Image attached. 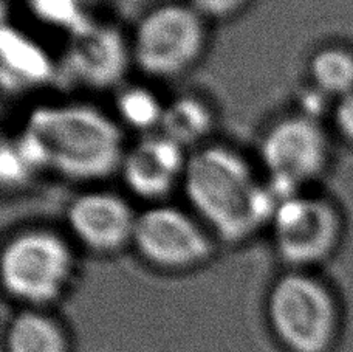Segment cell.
I'll return each mask as SVG.
<instances>
[{
  "label": "cell",
  "instance_id": "6da1fadb",
  "mask_svg": "<svg viewBox=\"0 0 353 352\" xmlns=\"http://www.w3.org/2000/svg\"><path fill=\"white\" fill-rule=\"evenodd\" d=\"M14 138L37 171L78 184L118 174L128 149L115 115L74 99L36 106Z\"/></svg>",
  "mask_w": 353,
  "mask_h": 352
},
{
  "label": "cell",
  "instance_id": "7a4b0ae2",
  "mask_svg": "<svg viewBox=\"0 0 353 352\" xmlns=\"http://www.w3.org/2000/svg\"><path fill=\"white\" fill-rule=\"evenodd\" d=\"M180 188L219 245L231 247L268 228L279 200L245 154L216 141L189 153Z\"/></svg>",
  "mask_w": 353,
  "mask_h": 352
},
{
  "label": "cell",
  "instance_id": "3957f363",
  "mask_svg": "<svg viewBox=\"0 0 353 352\" xmlns=\"http://www.w3.org/2000/svg\"><path fill=\"white\" fill-rule=\"evenodd\" d=\"M77 245L48 227L14 231L2 247L0 273L11 298L39 309L62 298L78 267Z\"/></svg>",
  "mask_w": 353,
  "mask_h": 352
},
{
  "label": "cell",
  "instance_id": "277c9868",
  "mask_svg": "<svg viewBox=\"0 0 353 352\" xmlns=\"http://www.w3.org/2000/svg\"><path fill=\"white\" fill-rule=\"evenodd\" d=\"M274 334L293 352H332L343 329V309L333 292L310 270L287 268L267 298Z\"/></svg>",
  "mask_w": 353,
  "mask_h": 352
},
{
  "label": "cell",
  "instance_id": "5b68a950",
  "mask_svg": "<svg viewBox=\"0 0 353 352\" xmlns=\"http://www.w3.org/2000/svg\"><path fill=\"white\" fill-rule=\"evenodd\" d=\"M210 22L188 2H166L149 8L130 35L134 66L148 78L171 81L203 59Z\"/></svg>",
  "mask_w": 353,
  "mask_h": 352
},
{
  "label": "cell",
  "instance_id": "8992f818",
  "mask_svg": "<svg viewBox=\"0 0 353 352\" xmlns=\"http://www.w3.org/2000/svg\"><path fill=\"white\" fill-rule=\"evenodd\" d=\"M259 169L277 199L305 191L329 166L330 143L318 117L285 114L262 130Z\"/></svg>",
  "mask_w": 353,
  "mask_h": 352
},
{
  "label": "cell",
  "instance_id": "52a82bcc",
  "mask_svg": "<svg viewBox=\"0 0 353 352\" xmlns=\"http://www.w3.org/2000/svg\"><path fill=\"white\" fill-rule=\"evenodd\" d=\"M130 248L155 270L188 273L206 266L219 242L191 210L160 202L138 211Z\"/></svg>",
  "mask_w": 353,
  "mask_h": 352
},
{
  "label": "cell",
  "instance_id": "ba28073f",
  "mask_svg": "<svg viewBox=\"0 0 353 352\" xmlns=\"http://www.w3.org/2000/svg\"><path fill=\"white\" fill-rule=\"evenodd\" d=\"M268 230L274 253L287 268L310 270L335 251L341 217L330 200L305 190L277 200Z\"/></svg>",
  "mask_w": 353,
  "mask_h": 352
},
{
  "label": "cell",
  "instance_id": "9c48e42d",
  "mask_svg": "<svg viewBox=\"0 0 353 352\" xmlns=\"http://www.w3.org/2000/svg\"><path fill=\"white\" fill-rule=\"evenodd\" d=\"M134 66L130 36L115 23L93 17L67 36L62 73L90 90L119 89Z\"/></svg>",
  "mask_w": 353,
  "mask_h": 352
},
{
  "label": "cell",
  "instance_id": "30bf717a",
  "mask_svg": "<svg viewBox=\"0 0 353 352\" xmlns=\"http://www.w3.org/2000/svg\"><path fill=\"white\" fill-rule=\"evenodd\" d=\"M138 211L117 191L92 188L74 196L65 210L68 237L97 256L130 248Z\"/></svg>",
  "mask_w": 353,
  "mask_h": 352
},
{
  "label": "cell",
  "instance_id": "8fae6325",
  "mask_svg": "<svg viewBox=\"0 0 353 352\" xmlns=\"http://www.w3.org/2000/svg\"><path fill=\"white\" fill-rule=\"evenodd\" d=\"M189 153L160 132L141 135L128 146L118 174L125 190L148 205L166 202L181 186Z\"/></svg>",
  "mask_w": 353,
  "mask_h": 352
},
{
  "label": "cell",
  "instance_id": "7c38bea8",
  "mask_svg": "<svg viewBox=\"0 0 353 352\" xmlns=\"http://www.w3.org/2000/svg\"><path fill=\"white\" fill-rule=\"evenodd\" d=\"M58 72L50 55L14 27L2 31V78L12 90L48 83Z\"/></svg>",
  "mask_w": 353,
  "mask_h": 352
},
{
  "label": "cell",
  "instance_id": "4fadbf2b",
  "mask_svg": "<svg viewBox=\"0 0 353 352\" xmlns=\"http://www.w3.org/2000/svg\"><path fill=\"white\" fill-rule=\"evenodd\" d=\"M217 115L205 97L185 92L165 103L159 132L188 153L210 143Z\"/></svg>",
  "mask_w": 353,
  "mask_h": 352
},
{
  "label": "cell",
  "instance_id": "5bb4252c",
  "mask_svg": "<svg viewBox=\"0 0 353 352\" xmlns=\"http://www.w3.org/2000/svg\"><path fill=\"white\" fill-rule=\"evenodd\" d=\"M6 344L10 352H65L59 324L39 309H27L11 320Z\"/></svg>",
  "mask_w": 353,
  "mask_h": 352
},
{
  "label": "cell",
  "instance_id": "9a60e30c",
  "mask_svg": "<svg viewBox=\"0 0 353 352\" xmlns=\"http://www.w3.org/2000/svg\"><path fill=\"white\" fill-rule=\"evenodd\" d=\"M165 103L149 87L121 86L115 97L113 115L123 129H132L140 132L141 135H148L159 132Z\"/></svg>",
  "mask_w": 353,
  "mask_h": 352
},
{
  "label": "cell",
  "instance_id": "2e32d148",
  "mask_svg": "<svg viewBox=\"0 0 353 352\" xmlns=\"http://www.w3.org/2000/svg\"><path fill=\"white\" fill-rule=\"evenodd\" d=\"M313 89L324 97L343 98L353 92V55L341 47H323L308 61Z\"/></svg>",
  "mask_w": 353,
  "mask_h": 352
},
{
  "label": "cell",
  "instance_id": "e0dca14e",
  "mask_svg": "<svg viewBox=\"0 0 353 352\" xmlns=\"http://www.w3.org/2000/svg\"><path fill=\"white\" fill-rule=\"evenodd\" d=\"M25 8L37 22L65 36L93 19L87 0H25Z\"/></svg>",
  "mask_w": 353,
  "mask_h": 352
},
{
  "label": "cell",
  "instance_id": "ac0fdd59",
  "mask_svg": "<svg viewBox=\"0 0 353 352\" xmlns=\"http://www.w3.org/2000/svg\"><path fill=\"white\" fill-rule=\"evenodd\" d=\"M37 168L25 154L16 138L11 141L3 143L2 149V180L3 184H10L11 186L22 185L31 179V175L37 174Z\"/></svg>",
  "mask_w": 353,
  "mask_h": 352
},
{
  "label": "cell",
  "instance_id": "d6986e66",
  "mask_svg": "<svg viewBox=\"0 0 353 352\" xmlns=\"http://www.w3.org/2000/svg\"><path fill=\"white\" fill-rule=\"evenodd\" d=\"M208 22L228 21L241 14L253 0H186Z\"/></svg>",
  "mask_w": 353,
  "mask_h": 352
},
{
  "label": "cell",
  "instance_id": "ffe728a7",
  "mask_svg": "<svg viewBox=\"0 0 353 352\" xmlns=\"http://www.w3.org/2000/svg\"><path fill=\"white\" fill-rule=\"evenodd\" d=\"M335 126L339 134L353 144V92L339 98L335 108Z\"/></svg>",
  "mask_w": 353,
  "mask_h": 352
}]
</instances>
